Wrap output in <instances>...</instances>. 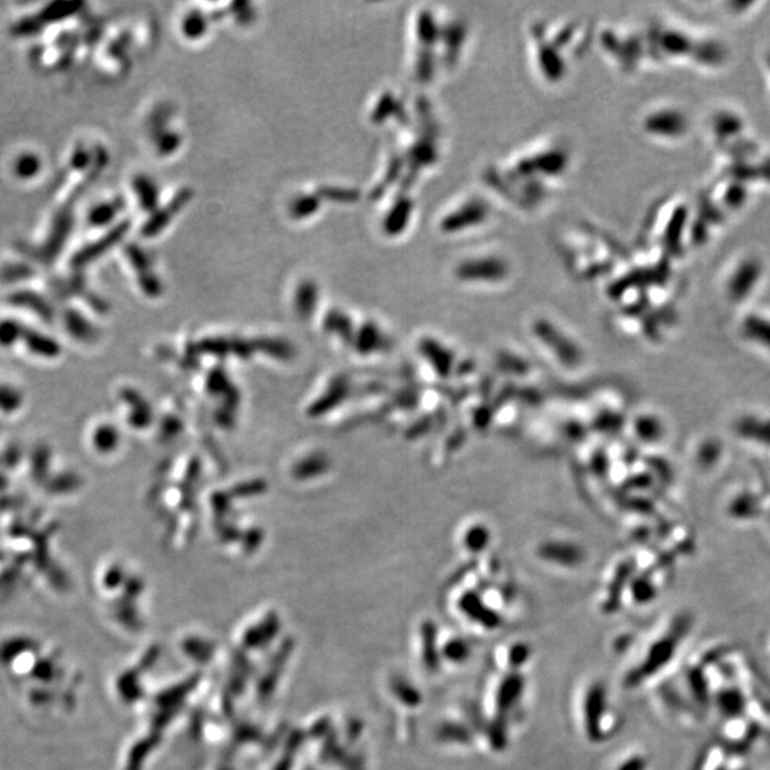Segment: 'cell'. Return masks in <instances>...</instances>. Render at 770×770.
<instances>
[{"mask_svg":"<svg viewBox=\"0 0 770 770\" xmlns=\"http://www.w3.org/2000/svg\"><path fill=\"white\" fill-rule=\"evenodd\" d=\"M506 261L500 255L485 254L468 257L457 268V275L461 280L475 282H498L506 275Z\"/></svg>","mask_w":770,"mask_h":770,"instance_id":"6da1fadb","label":"cell"},{"mask_svg":"<svg viewBox=\"0 0 770 770\" xmlns=\"http://www.w3.org/2000/svg\"><path fill=\"white\" fill-rule=\"evenodd\" d=\"M36 168H37V160L32 156L21 157L16 166V170L23 176H32L36 171Z\"/></svg>","mask_w":770,"mask_h":770,"instance_id":"52a82bcc","label":"cell"},{"mask_svg":"<svg viewBox=\"0 0 770 770\" xmlns=\"http://www.w3.org/2000/svg\"><path fill=\"white\" fill-rule=\"evenodd\" d=\"M486 214H488L486 207L478 199L464 200L455 204V208L453 211L449 210L445 214V217L442 219L440 226L442 230L448 233L461 231V230H466L465 227L469 226L475 227L482 221H485Z\"/></svg>","mask_w":770,"mask_h":770,"instance_id":"7a4b0ae2","label":"cell"},{"mask_svg":"<svg viewBox=\"0 0 770 770\" xmlns=\"http://www.w3.org/2000/svg\"><path fill=\"white\" fill-rule=\"evenodd\" d=\"M738 431L740 435L752 438L764 444H770V422L755 418H744L739 422Z\"/></svg>","mask_w":770,"mask_h":770,"instance_id":"3957f363","label":"cell"},{"mask_svg":"<svg viewBox=\"0 0 770 770\" xmlns=\"http://www.w3.org/2000/svg\"><path fill=\"white\" fill-rule=\"evenodd\" d=\"M744 334L770 348V321L760 317H749L743 324Z\"/></svg>","mask_w":770,"mask_h":770,"instance_id":"277c9868","label":"cell"},{"mask_svg":"<svg viewBox=\"0 0 770 770\" xmlns=\"http://www.w3.org/2000/svg\"><path fill=\"white\" fill-rule=\"evenodd\" d=\"M756 511V501L751 495H743L735 501L732 506L733 515L736 517H751Z\"/></svg>","mask_w":770,"mask_h":770,"instance_id":"8992f818","label":"cell"},{"mask_svg":"<svg viewBox=\"0 0 770 770\" xmlns=\"http://www.w3.org/2000/svg\"><path fill=\"white\" fill-rule=\"evenodd\" d=\"M636 428H638L639 435L644 440H648V441L656 440L660 435V425L653 418H648V417L640 418L638 421Z\"/></svg>","mask_w":770,"mask_h":770,"instance_id":"5b68a950","label":"cell"}]
</instances>
